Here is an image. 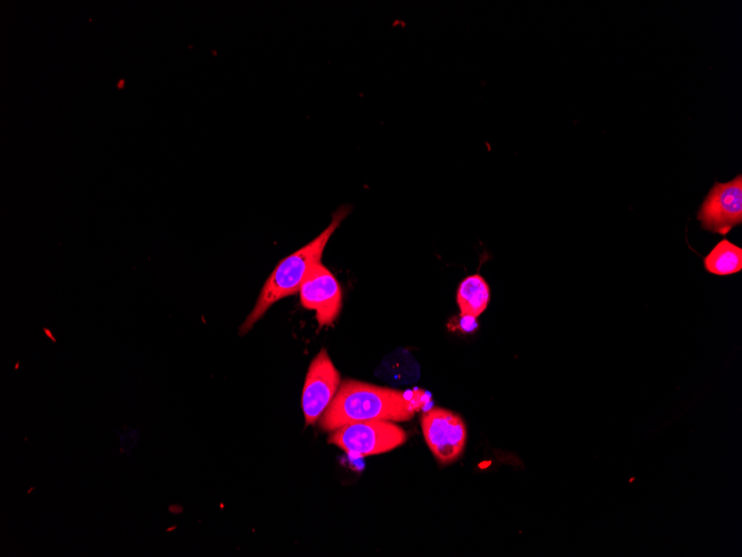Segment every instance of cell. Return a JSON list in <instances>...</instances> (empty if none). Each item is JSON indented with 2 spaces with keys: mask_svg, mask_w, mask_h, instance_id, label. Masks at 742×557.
<instances>
[{
  "mask_svg": "<svg viewBox=\"0 0 742 557\" xmlns=\"http://www.w3.org/2000/svg\"><path fill=\"white\" fill-rule=\"evenodd\" d=\"M420 390H398L363 381L347 379L319 419L324 431L363 420L408 421L423 405Z\"/></svg>",
  "mask_w": 742,
  "mask_h": 557,
  "instance_id": "6da1fadb",
  "label": "cell"
},
{
  "mask_svg": "<svg viewBox=\"0 0 742 557\" xmlns=\"http://www.w3.org/2000/svg\"><path fill=\"white\" fill-rule=\"evenodd\" d=\"M349 212L350 208L344 206L337 209L322 232L279 261L264 282L254 307L239 327L240 336L247 335L273 304L299 291L305 275L321 261L327 243Z\"/></svg>",
  "mask_w": 742,
  "mask_h": 557,
  "instance_id": "7a4b0ae2",
  "label": "cell"
},
{
  "mask_svg": "<svg viewBox=\"0 0 742 557\" xmlns=\"http://www.w3.org/2000/svg\"><path fill=\"white\" fill-rule=\"evenodd\" d=\"M407 432L393 421H354L331 431L328 441L354 458L389 452L402 446Z\"/></svg>",
  "mask_w": 742,
  "mask_h": 557,
  "instance_id": "3957f363",
  "label": "cell"
},
{
  "mask_svg": "<svg viewBox=\"0 0 742 557\" xmlns=\"http://www.w3.org/2000/svg\"><path fill=\"white\" fill-rule=\"evenodd\" d=\"M420 422L424 440L438 461L450 464L461 456L468 431L458 414L433 407L421 415Z\"/></svg>",
  "mask_w": 742,
  "mask_h": 557,
  "instance_id": "277c9868",
  "label": "cell"
},
{
  "mask_svg": "<svg viewBox=\"0 0 742 557\" xmlns=\"http://www.w3.org/2000/svg\"><path fill=\"white\" fill-rule=\"evenodd\" d=\"M696 219L701 228L713 233L726 235L742 223V176L728 182H714L702 201Z\"/></svg>",
  "mask_w": 742,
  "mask_h": 557,
  "instance_id": "5b68a950",
  "label": "cell"
},
{
  "mask_svg": "<svg viewBox=\"0 0 742 557\" xmlns=\"http://www.w3.org/2000/svg\"><path fill=\"white\" fill-rule=\"evenodd\" d=\"M341 384L339 370L328 351L321 349L311 360L302 389V410L307 426L314 425L333 400Z\"/></svg>",
  "mask_w": 742,
  "mask_h": 557,
  "instance_id": "8992f818",
  "label": "cell"
},
{
  "mask_svg": "<svg viewBox=\"0 0 742 557\" xmlns=\"http://www.w3.org/2000/svg\"><path fill=\"white\" fill-rule=\"evenodd\" d=\"M303 308L314 310L320 327L330 326L342 307V290L333 273L320 261L305 275L300 289Z\"/></svg>",
  "mask_w": 742,
  "mask_h": 557,
  "instance_id": "52a82bcc",
  "label": "cell"
},
{
  "mask_svg": "<svg viewBox=\"0 0 742 557\" xmlns=\"http://www.w3.org/2000/svg\"><path fill=\"white\" fill-rule=\"evenodd\" d=\"M375 375L392 386L412 385L420 377V367L408 350L399 348L383 358Z\"/></svg>",
  "mask_w": 742,
  "mask_h": 557,
  "instance_id": "ba28073f",
  "label": "cell"
},
{
  "mask_svg": "<svg viewBox=\"0 0 742 557\" xmlns=\"http://www.w3.org/2000/svg\"><path fill=\"white\" fill-rule=\"evenodd\" d=\"M490 301V287L480 275H471L462 280L457 291L460 314L467 318H478Z\"/></svg>",
  "mask_w": 742,
  "mask_h": 557,
  "instance_id": "9c48e42d",
  "label": "cell"
},
{
  "mask_svg": "<svg viewBox=\"0 0 742 557\" xmlns=\"http://www.w3.org/2000/svg\"><path fill=\"white\" fill-rule=\"evenodd\" d=\"M704 269L716 276H728L742 270V248L728 239L719 241L703 258Z\"/></svg>",
  "mask_w": 742,
  "mask_h": 557,
  "instance_id": "30bf717a",
  "label": "cell"
}]
</instances>
